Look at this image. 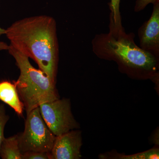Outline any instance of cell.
Masks as SVG:
<instances>
[{"mask_svg": "<svg viewBox=\"0 0 159 159\" xmlns=\"http://www.w3.org/2000/svg\"><path fill=\"white\" fill-rule=\"evenodd\" d=\"M10 45L34 60L54 83L59 61L57 24L54 18L38 15L16 21L6 29Z\"/></svg>", "mask_w": 159, "mask_h": 159, "instance_id": "1", "label": "cell"}, {"mask_svg": "<svg viewBox=\"0 0 159 159\" xmlns=\"http://www.w3.org/2000/svg\"><path fill=\"white\" fill-rule=\"evenodd\" d=\"M108 33L96 34L92 41L94 54L100 59L113 61L119 70L139 79L157 77L159 59L144 51L135 43V34L118 29L111 21Z\"/></svg>", "mask_w": 159, "mask_h": 159, "instance_id": "2", "label": "cell"}, {"mask_svg": "<svg viewBox=\"0 0 159 159\" xmlns=\"http://www.w3.org/2000/svg\"><path fill=\"white\" fill-rule=\"evenodd\" d=\"M8 51L20 70L19 77L13 83L27 114L42 103L59 99L56 84L41 70L31 65L29 57L10 45Z\"/></svg>", "mask_w": 159, "mask_h": 159, "instance_id": "3", "label": "cell"}, {"mask_svg": "<svg viewBox=\"0 0 159 159\" xmlns=\"http://www.w3.org/2000/svg\"><path fill=\"white\" fill-rule=\"evenodd\" d=\"M18 136L22 153L30 151L50 153L56 138L43 119L39 107L27 114L25 130Z\"/></svg>", "mask_w": 159, "mask_h": 159, "instance_id": "4", "label": "cell"}, {"mask_svg": "<svg viewBox=\"0 0 159 159\" xmlns=\"http://www.w3.org/2000/svg\"><path fill=\"white\" fill-rule=\"evenodd\" d=\"M39 108L46 125L56 136L79 128L71 111L70 99L59 98L42 103Z\"/></svg>", "mask_w": 159, "mask_h": 159, "instance_id": "5", "label": "cell"}, {"mask_svg": "<svg viewBox=\"0 0 159 159\" xmlns=\"http://www.w3.org/2000/svg\"><path fill=\"white\" fill-rule=\"evenodd\" d=\"M149 19L143 23L138 30L141 49L159 58V2L153 4Z\"/></svg>", "mask_w": 159, "mask_h": 159, "instance_id": "6", "label": "cell"}, {"mask_svg": "<svg viewBox=\"0 0 159 159\" xmlns=\"http://www.w3.org/2000/svg\"><path fill=\"white\" fill-rule=\"evenodd\" d=\"M82 145V137L80 130H71L56 136L52 149L49 153V159H80Z\"/></svg>", "mask_w": 159, "mask_h": 159, "instance_id": "7", "label": "cell"}, {"mask_svg": "<svg viewBox=\"0 0 159 159\" xmlns=\"http://www.w3.org/2000/svg\"><path fill=\"white\" fill-rule=\"evenodd\" d=\"M0 100L9 106L19 116H23L25 107L20 99L14 83L9 80L0 81Z\"/></svg>", "mask_w": 159, "mask_h": 159, "instance_id": "8", "label": "cell"}, {"mask_svg": "<svg viewBox=\"0 0 159 159\" xmlns=\"http://www.w3.org/2000/svg\"><path fill=\"white\" fill-rule=\"evenodd\" d=\"M0 157L2 159H22L18 134L4 138L0 147Z\"/></svg>", "mask_w": 159, "mask_h": 159, "instance_id": "9", "label": "cell"}, {"mask_svg": "<svg viewBox=\"0 0 159 159\" xmlns=\"http://www.w3.org/2000/svg\"><path fill=\"white\" fill-rule=\"evenodd\" d=\"M108 156H100V158L119 159H155L159 158V151L158 148H154L150 150L146 151L144 152L131 155H125L122 154H108Z\"/></svg>", "mask_w": 159, "mask_h": 159, "instance_id": "10", "label": "cell"}, {"mask_svg": "<svg viewBox=\"0 0 159 159\" xmlns=\"http://www.w3.org/2000/svg\"><path fill=\"white\" fill-rule=\"evenodd\" d=\"M121 0H111L108 3L110 10L109 20L113 23L115 27L119 29H122V17L120 11V4Z\"/></svg>", "mask_w": 159, "mask_h": 159, "instance_id": "11", "label": "cell"}, {"mask_svg": "<svg viewBox=\"0 0 159 159\" xmlns=\"http://www.w3.org/2000/svg\"><path fill=\"white\" fill-rule=\"evenodd\" d=\"M9 119V116L6 112L5 105L0 104V147L4 138V130L6 123Z\"/></svg>", "mask_w": 159, "mask_h": 159, "instance_id": "12", "label": "cell"}, {"mask_svg": "<svg viewBox=\"0 0 159 159\" xmlns=\"http://www.w3.org/2000/svg\"><path fill=\"white\" fill-rule=\"evenodd\" d=\"M49 153L39 152H27L22 153V159H50Z\"/></svg>", "mask_w": 159, "mask_h": 159, "instance_id": "13", "label": "cell"}, {"mask_svg": "<svg viewBox=\"0 0 159 159\" xmlns=\"http://www.w3.org/2000/svg\"><path fill=\"white\" fill-rule=\"evenodd\" d=\"M159 0H136L135 4L134 10L135 12H138L144 10L149 4H155Z\"/></svg>", "mask_w": 159, "mask_h": 159, "instance_id": "14", "label": "cell"}, {"mask_svg": "<svg viewBox=\"0 0 159 159\" xmlns=\"http://www.w3.org/2000/svg\"><path fill=\"white\" fill-rule=\"evenodd\" d=\"M9 48V45L3 42L0 41V51L2 50H8Z\"/></svg>", "mask_w": 159, "mask_h": 159, "instance_id": "15", "label": "cell"}, {"mask_svg": "<svg viewBox=\"0 0 159 159\" xmlns=\"http://www.w3.org/2000/svg\"><path fill=\"white\" fill-rule=\"evenodd\" d=\"M5 33H6V29H2L0 27V37L2 34H5Z\"/></svg>", "mask_w": 159, "mask_h": 159, "instance_id": "16", "label": "cell"}]
</instances>
